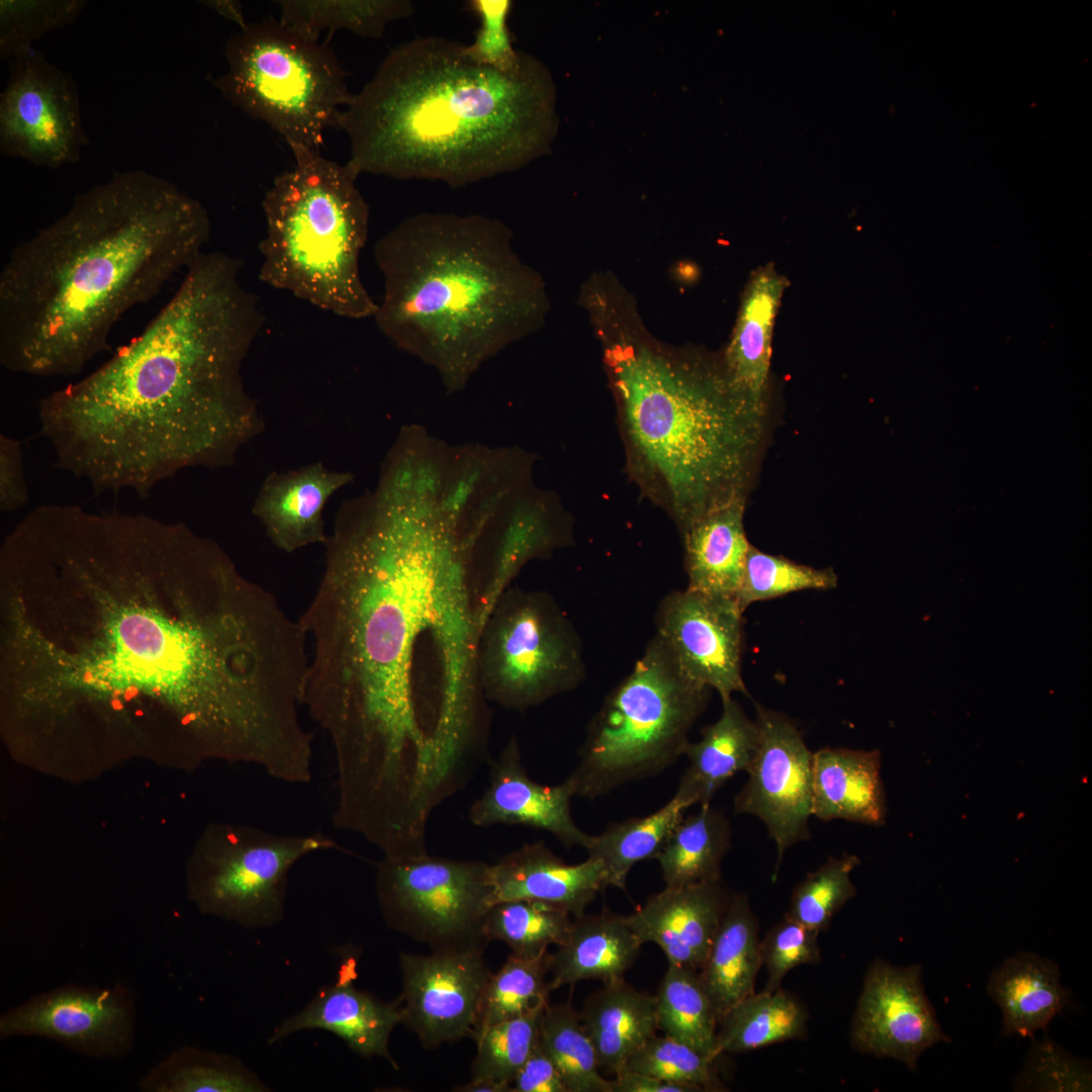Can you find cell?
I'll return each mask as SVG.
<instances>
[{
  "instance_id": "1",
  "label": "cell",
  "mask_w": 1092,
  "mask_h": 1092,
  "mask_svg": "<svg viewBox=\"0 0 1092 1092\" xmlns=\"http://www.w3.org/2000/svg\"><path fill=\"white\" fill-rule=\"evenodd\" d=\"M308 661L299 621L184 522L51 504L1 544L0 679L19 696L147 697L247 761L294 724Z\"/></svg>"
},
{
  "instance_id": "2",
  "label": "cell",
  "mask_w": 1092,
  "mask_h": 1092,
  "mask_svg": "<svg viewBox=\"0 0 1092 1092\" xmlns=\"http://www.w3.org/2000/svg\"><path fill=\"white\" fill-rule=\"evenodd\" d=\"M317 588L299 622L312 654L304 707L328 735L336 769L381 785L440 765V703L413 664L470 548L436 508L381 489L343 502L325 543Z\"/></svg>"
},
{
  "instance_id": "3",
  "label": "cell",
  "mask_w": 1092,
  "mask_h": 1092,
  "mask_svg": "<svg viewBox=\"0 0 1092 1092\" xmlns=\"http://www.w3.org/2000/svg\"><path fill=\"white\" fill-rule=\"evenodd\" d=\"M241 276L237 258L203 252L139 337L38 400L55 467L146 499L185 469L234 464L265 429L243 376L265 316Z\"/></svg>"
},
{
  "instance_id": "4",
  "label": "cell",
  "mask_w": 1092,
  "mask_h": 1092,
  "mask_svg": "<svg viewBox=\"0 0 1092 1092\" xmlns=\"http://www.w3.org/2000/svg\"><path fill=\"white\" fill-rule=\"evenodd\" d=\"M206 208L145 170L115 172L10 252L0 271V363L79 374L130 308L157 295L209 242Z\"/></svg>"
},
{
  "instance_id": "5",
  "label": "cell",
  "mask_w": 1092,
  "mask_h": 1092,
  "mask_svg": "<svg viewBox=\"0 0 1092 1092\" xmlns=\"http://www.w3.org/2000/svg\"><path fill=\"white\" fill-rule=\"evenodd\" d=\"M554 103L551 77L533 58L507 74L471 61L461 43L423 36L384 58L338 128L359 175L457 189L545 154L557 127Z\"/></svg>"
},
{
  "instance_id": "6",
  "label": "cell",
  "mask_w": 1092,
  "mask_h": 1092,
  "mask_svg": "<svg viewBox=\"0 0 1092 1092\" xmlns=\"http://www.w3.org/2000/svg\"><path fill=\"white\" fill-rule=\"evenodd\" d=\"M513 238L485 214L420 212L374 246L383 294L372 318L395 347L436 369L448 393L545 324L544 279Z\"/></svg>"
},
{
  "instance_id": "7",
  "label": "cell",
  "mask_w": 1092,
  "mask_h": 1092,
  "mask_svg": "<svg viewBox=\"0 0 1092 1092\" xmlns=\"http://www.w3.org/2000/svg\"><path fill=\"white\" fill-rule=\"evenodd\" d=\"M625 473L679 535L747 498L766 432V406L730 383L719 360L630 332L604 336Z\"/></svg>"
},
{
  "instance_id": "8",
  "label": "cell",
  "mask_w": 1092,
  "mask_h": 1092,
  "mask_svg": "<svg viewBox=\"0 0 1092 1092\" xmlns=\"http://www.w3.org/2000/svg\"><path fill=\"white\" fill-rule=\"evenodd\" d=\"M291 152L294 165L274 179L262 201L259 278L335 315L373 317L377 302L359 268L370 221L359 174L316 150Z\"/></svg>"
},
{
  "instance_id": "9",
  "label": "cell",
  "mask_w": 1092,
  "mask_h": 1092,
  "mask_svg": "<svg viewBox=\"0 0 1092 1092\" xmlns=\"http://www.w3.org/2000/svg\"><path fill=\"white\" fill-rule=\"evenodd\" d=\"M709 694L654 634L587 726L578 763L568 776L575 796L596 799L672 765L684 755Z\"/></svg>"
},
{
  "instance_id": "10",
  "label": "cell",
  "mask_w": 1092,
  "mask_h": 1092,
  "mask_svg": "<svg viewBox=\"0 0 1092 1092\" xmlns=\"http://www.w3.org/2000/svg\"><path fill=\"white\" fill-rule=\"evenodd\" d=\"M226 71L213 82L222 97L265 122L290 149L320 151L353 94L336 54L275 18L248 22L223 50Z\"/></svg>"
},
{
  "instance_id": "11",
  "label": "cell",
  "mask_w": 1092,
  "mask_h": 1092,
  "mask_svg": "<svg viewBox=\"0 0 1092 1092\" xmlns=\"http://www.w3.org/2000/svg\"><path fill=\"white\" fill-rule=\"evenodd\" d=\"M476 673L486 702L525 711L583 681L582 642L550 594L510 586L478 633Z\"/></svg>"
},
{
  "instance_id": "12",
  "label": "cell",
  "mask_w": 1092,
  "mask_h": 1092,
  "mask_svg": "<svg viewBox=\"0 0 1092 1092\" xmlns=\"http://www.w3.org/2000/svg\"><path fill=\"white\" fill-rule=\"evenodd\" d=\"M213 835L191 869V896L203 912L245 928L278 924L292 867L310 853L340 848L322 831L280 834L238 824Z\"/></svg>"
},
{
  "instance_id": "13",
  "label": "cell",
  "mask_w": 1092,
  "mask_h": 1092,
  "mask_svg": "<svg viewBox=\"0 0 1092 1092\" xmlns=\"http://www.w3.org/2000/svg\"><path fill=\"white\" fill-rule=\"evenodd\" d=\"M489 863L432 856H383L375 892L386 925L431 949L486 944L493 905Z\"/></svg>"
},
{
  "instance_id": "14",
  "label": "cell",
  "mask_w": 1092,
  "mask_h": 1092,
  "mask_svg": "<svg viewBox=\"0 0 1092 1092\" xmlns=\"http://www.w3.org/2000/svg\"><path fill=\"white\" fill-rule=\"evenodd\" d=\"M87 144L72 75L34 50L12 60L0 94V152L58 169L77 163Z\"/></svg>"
},
{
  "instance_id": "15",
  "label": "cell",
  "mask_w": 1092,
  "mask_h": 1092,
  "mask_svg": "<svg viewBox=\"0 0 1092 1092\" xmlns=\"http://www.w3.org/2000/svg\"><path fill=\"white\" fill-rule=\"evenodd\" d=\"M759 746L734 811L757 817L777 846L772 880L785 852L811 837L812 757L796 724L785 714L755 705Z\"/></svg>"
},
{
  "instance_id": "16",
  "label": "cell",
  "mask_w": 1092,
  "mask_h": 1092,
  "mask_svg": "<svg viewBox=\"0 0 1092 1092\" xmlns=\"http://www.w3.org/2000/svg\"><path fill=\"white\" fill-rule=\"evenodd\" d=\"M573 519L554 492L531 482L490 519L475 542L472 596L478 633L523 566L572 545Z\"/></svg>"
},
{
  "instance_id": "17",
  "label": "cell",
  "mask_w": 1092,
  "mask_h": 1092,
  "mask_svg": "<svg viewBox=\"0 0 1092 1092\" xmlns=\"http://www.w3.org/2000/svg\"><path fill=\"white\" fill-rule=\"evenodd\" d=\"M484 944L448 946L428 954L400 952L402 1019L427 1050L472 1035L491 975Z\"/></svg>"
},
{
  "instance_id": "18",
  "label": "cell",
  "mask_w": 1092,
  "mask_h": 1092,
  "mask_svg": "<svg viewBox=\"0 0 1092 1092\" xmlns=\"http://www.w3.org/2000/svg\"><path fill=\"white\" fill-rule=\"evenodd\" d=\"M135 1008L115 985H65L29 998L0 1017V1037L40 1036L78 1054L119 1058L132 1048Z\"/></svg>"
},
{
  "instance_id": "19",
  "label": "cell",
  "mask_w": 1092,
  "mask_h": 1092,
  "mask_svg": "<svg viewBox=\"0 0 1092 1092\" xmlns=\"http://www.w3.org/2000/svg\"><path fill=\"white\" fill-rule=\"evenodd\" d=\"M655 628L691 679L716 690L722 701L747 694L741 674L743 612L734 599L670 592L657 607Z\"/></svg>"
},
{
  "instance_id": "20",
  "label": "cell",
  "mask_w": 1092,
  "mask_h": 1092,
  "mask_svg": "<svg viewBox=\"0 0 1092 1092\" xmlns=\"http://www.w3.org/2000/svg\"><path fill=\"white\" fill-rule=\"evenodd\" d=\"M949 1040L925 994L921 967L875 960L866 973L852 1018V1048L894 1059L916 1071L922 1053Z\"/></svg>"
},
{
  "instance_id": "21",
  "label": "cell",
  "mask_w": 1092,
  "mask_h": 1092,
  "mask_svg": "<svg viewBox=\"0 0 1092 1092\" xmlns=\"http://www.w3.org/2000/svg\"><path fill=\"white\" fill-rule=\"evenodd\" d=\"M574 796L568 777L555 786L533 781L523 765L514 736L491 761L488 784L470 806L468 819L481 828L503 824L544 830L566 847L585 848L593 835L574 822L570 808Z\"/></svg>"
},
{
  "instance_id": "22",
  "label": "cell",
  "mask_w": 1092,
  "mask_h": 1092,
  "mask_svg": "<svg viewBox=\"0 0 1092 1092\" xmlns=\"http://www.w3.org/2000/svg\"><path fill=\"white\" fill-rule=\"evenodd\" d=\"M730 896L722 880L665 887L627 917L640 941L657 944L668 965L699 971L727 910Z\"/></svg>"
},
{
  "instance_id": "23",
  "label": "cell",
  "mask_w": 1092,
  "mask_h": 1092,
  "mask_svg": "<svg viewBox=\"0 0 1092 1092\" xmlns=\"http://www.w3.org/2000/svg\"><path fill=\"white\" fill-rule=\"evenodd\" d=\"M354 479L317 461L273 471L263 480L252 506L270 542L285 553L327 542L324 510L329 499Z\"/></svg>"
},
{
  "instance_id": "24",
  "label": "cell",
  "mask_w": 1092,
  "mask_h": 1092,
  "mask_svg": "<svg viewBox=\"0 0 1092 1092\" xmlns=\"http://www.w3.org/2000/svg\"><path fill=\"white\" fill-rule=\"evenodd\" d=\"M493 904L527 900L580 916L607 887L602 863L587 857L569 864L544 842L525 843L489 867Z\"/></svg>"
},
{
  "instance_id": "25",
  "label": "cell",
  "mask_w": 1092,
  "mask_h": 1092,
  "mask_svg": "<svg viewBox=\"0 0 1092 1092\" xmlns=\"http://www.w3.org/2000/svg\"><path fill=\"white\" fill-rule=\"evenodd\" d=\"M401 1019L399 998L385 1002L349 981L336 982L322 988L301 1011L285 1019L269 1041L304 1029H324L342 1038L359 1056L381 1057L397 1069L388 1042Z\"/></svg>"
},
{
  "instance_id": "26",
  "label": "cell",
  "mask_w": 1092,
  "mask_h": 1092,
  "mask_svg": "<svg viewBox=\"0 0 1092 1092\" xmlns=\"http://www.w3.org/2000/svg\"><path fill=\"white\" fill-rule=\"evenodd\" d=\"M788 280L772 265L750 278L731 340L721 357L731 385L753 401L767 405L771 336Z\"/></svg>"
},
{
  "instance_id": "27",
  "label": "cell",
  "mask_w": 1092,
  "mask_h": 1092,
  "mask_svg": "<svg viewBox=\"0 0 1092 1092\" xmlns=\"http://www.w3.org/2000/svg\"><path fill=\"white\" fill-rule=\"evenodd\" d=\"M642 944L627 916L604 909L573 917L566 939L550 953L549 990L583 980L603 985L624 981Z\"/></svg>"
},
{
  "instance_id": "28",
  "label": "cell",
  "mask_w": 1092,
  "mask_h": 1092,
  "mask_svg": "<svg viewBox=\"0 0 1092 1092\" xmlns=\"http://www.w3.org/2000/svg\"><path fill=\"white\" fill-rule=\"evenodd\" d=\"M879 750L825 747L812 757V816L885 824L887 807Z\"/></svg>"
},
{
  "instance_id": "29",
  "label": "cell",
  "mask_w": 1092,
  "mask_h": 1092,
  "mask_svg": "<svg viewBox=\"0 0 1092 1092\" xmlns=\"http://www.w3.org/2000/svg\"><path fill=\"white\" fill-rule=\"evenodd\" d=\"M719 719L701 730L698 742H689L684 755L688 767L675 794L695 804H710L716 792L735 774L748 772L759 746V729L740 704L722 701Z\"/></svg>"
},
{
  "instance_id": "30",
  "label": "cell",
  "mask_w": 1092,
  "mask_h": 1092,
  "mask_svg": "<svg viewBox=\"0 0 1092 1092\" xmlns=\"http://www.w3.org/2000/svg\"><path fill=\"white\" fill-rule=\"evenodd\" d=\"M1058 965L1033 952L1008 958L990 976L987 992L1002 1012V1034L1033 1036L1069 1005Z\"/></svg>"
},
{
  "instance_id": "31",
  "label": "cell",
  "mask_w": 1092,
  "mask_h": 1092,
  "mask_svg": "<svg viewBox=\"0 0 1092 1092\" xmlns=\"http://www.w3.org/2000/svg\"><path fill=\"white\" fill-rule=\"evenodd\" d=\"M746 499L714 510L680 536L687 588L736 601L750 547L743 524Z\"/></svg>"
},
{
  "instance_id": "32",
  "label": "cell",
  "mask_w": 1092,
  "mask_h": 1092,
  "mask_svg": "<svg viewBox=\"0 0 1092 1092\" xmlns=\"http://www.w3.org/2000/svg\"><path fill=\"white\" fill-rule=\"evenodd\" d=\"M579 1016L601 1071L613 1076L623 1072L629 1058L658 1030L655 996L625 980L590 994Z\"/></svg>"
},
{
  "instance_id": "33",
  "label": "cell",
  "mask_w": 1092,
  "mask_h": 1092,
  "mask_svg": "<svg viewBox=\"0 0 1092 1092\" xmlns=\"http://www.w3.org/2000/svg\"><path fill=\"white\" fill-rule=\"evenodd\" d=\"M762 966L758 920L745 893H731L699 977L720 1018L754 993Z\"/></svg>"
},
{
  "instance_id": "34",
  "label": "cell",
  "mask_w": 1092,
  "mask_h": 1092,
  "mask_svg": "<svg viewBox=\"0 0 1092 1092\" xmlns=\"http://www.w3.org/2000/svg\"><path fill=\"white\" fill-rule=\"evenodd\" d=\"M730 848L727 817L710 804L701 805L677 823L656 857L665 887L721 881V863Z\"/></svg>"
},
{
  "instance_id": "35",
  "label": "cell",
  "mask_w": 1092,
  "mask_h": 1092,
  "mask_svg": "<svg viewBox=\"0 0 1092 1092\" xmlns=\"http://www.w3.org/2000/svg\"><path fill=\"white\" fill-rule=\"evenodd\" d=\"M808 1013L782 988L753 993L719 1020L716 1053H745L807 1035Z\"/></svg>"
},
{
  "instance_id": "36",
  "label": "cell",
  "mask_w": 1092,
  "mask_h": 1092,
  "mask_svg": "<svg viewBox=\"0 0 1092 1092\" xmlns=\"http://www.w3.org/2000/svg\"><path fill=\"white\" fill-rule=\"evenodd\" d=\"M691 806L674 794L655 812L613 823L602 833L593 835L585 847L587 857L602 863L608 887L626 891L631 869L637 862L657 857Z\"/></svg>"
},
{
  "instance_id": "37",
  "label": "cell",
  "mask_w": 1092,
  "mask_h": 1092,
  "mask_svg": "<svg viewBox=\"0 0 1092 1092\" xmlns=\"http://www.w3.org/2000/svg\"><path fill=\"white\" fill-rule=\"evenodd\" d=\"M146 1092H264L262 1080L230 1055L184 1046L154 1066L139 1082Z\"/></svg>"
},
{
  "instance_id": "38",
  "label": "cell",
  "mask_w": 1092,
  "mask_h": 1092,
  "mask_svg": "<svg viewBox=\"0 0 1092 1092\" xmlns=\"http://www.w3.org/2000/svg\"><path fill=\"white\" fill-rule=\"evenodd\" d=\"M279 21L312 39L326 30L378 38L387 25L414 12L407 0H281Z\"/></svg>"
},
{
  "instance_id": "39",
  "label": "cell",
  "mask_w": 1092,
  "mask_h": 1092,
  "mask_svg": "<svg viewBox=\"0 0 1092 1092\" xmlns=\"http://www.w3.org/2000/svg\"><path fill=\"white\" fill-rule=\"evenodd\" d=\"M655 996L658 1029L717 1059L719 1016L697 970L668 965Z\"/></svg>"
},
{
  "instance_id": "40",
  "label": "cell",
  "mask_w": 1092,
  "mask_h": 1092,
  "mask_svg": "<svg viewBox=\"0 0 1092 1092\" xmlns=\"http://www.w3.org/2000/svg\"><path fill=\"white\" fill-rule=\"evenodd\" d=\"M550 951L537 956L514 952L500 969L489 976L479 1003L471 1038L475 1039L490 1026L523 1016L549 1004L547 974L550 971Z\"/></svg>"
},
{
  "instance_id": "41",
  "label": "cell",
  "mask_w": 1092,
  "mask_h": 1092,
  "mask_svg": "<svg viewBox=\"0 0 1092 1092\" xmlns=\"http://www.w3.org/2000/svg\"><path fill=\"white\" fill-rule=\"evenodd\" d=\"M544 1009L538 1042L560 1073L568 1092H612L604 1078L595 1046L571 1002Z\"/></svg>"
},
{
  "instance_id": "42",
  "label": "cell",
  "mask_w": 1092,
  "mask_h": 1092,
  "mask_svg": "<svg viewBox=\"0 0 1092 1092\" xmlns=\"http://www.w3.org/2000/svg\"><path fill=\"white\" fill-rule=\"evenodd\" d=\"M573 917L545 903L511 900L493 904L484 920V939L505 942L512 952L537 956L567 937Z\"/></svg>"
},
{
  "instance_id": "43",
  "label": "cell",
  "mask_w": 1092,
  "mask_h": 1092,
  "mask_svg": "<svg viewBox=\"0 0 1092 1092\" xmlns=\"http://www.w3.org/2000/svg\"><path fill=\"white\" fill-rule=\"evenodd\" d=\"M832 568L817 569L783 556L759 551L750 544L736 603L744 612L751 604L803 589H830L837 585Z\"/></svg>"
},
{
  "instance_id": "44",
  "label": "cell",
  "mask_w": 1092,
  "mask_h": 1092,
  "mask_svg": "<svg viewBox=\"0 0 1092 1092\" xmlns=\"http://www.w3.org/2000/svg\"><path fill=\"white\" fill-rule=\"evenodd\" d=\"M859 863L854 854L829 857L796 886L786 915L811 929L825 930L856 895L850 875Z\"/></svg>"
},
{
  "instance_id": "45",
  "label": "cell",
  "mask_w": 1092,
  "mask_h": 1092,
  "mask_svg": "<svg viewBox=\"0 0 1092 1092\" xmlns=\"http://www.w3.org/2000/svg\"><path fill=\"white\" fill-rule=\"evenodd\" d=\"M84 0H1L0 59L12 61L46 34L74 23Z\"/></svg>"
},
{
  "instance_id": "46",
  "label": "cell",
  "mask_w": 1092,
  "mask_h": 1092,
  "mask_svg": "<svg viewBox=\"0 0 1092 1092\" xmlns=\"http://www.w3.org/2000/svg\"><path fill=\"white\" fill-rule=\"evenodd\" d=\"M715 1061L671 1036L654 1035L629 1058L625 1070L681 1084L694 1092L723 1091Z\"/></svg>"
},
{
  "instance_id": "47",
  "label": "cell",
  "mask_w": 1092,
  "mask_h": 1092,
  "mask_svg": "<svg viewBox=\"0 0 1092 1092\" xmlns=\"http://www.w3.org/2000/svg\"><path fill=\"white\" fill-rule=\"evenodd\" d=\"M545 1008L502 1021L479 1034L474 1039L477 1048L471 1077L511 1085L537 1042L539 1020Z\"/></svg>"
},
{
  "instance_id": "48",
  "label": "cell",
  "mask_w": 1092,
  "mask_h": 1092,
  "mask_svg": "<svg viewBox=\"0 0 1092 1092\" xmlns=\"http://www.w3.org/2000/svg\"><path fill=\"white\" fill-rule=\"evenodd\" d=\"M469 7L479 18L474 39L463 44L464 54L473 62L502 73L519 71L527 57L515 50L508 19L510 0H471Z\"/></svg>"
},
{
  "instance_id": "49",
  "label": "cell",
  "mask_w": 1092,
  "mask_h": 1092,
  "mask_svg": "<svg viewBox=\"0 0 1092 1092\" xmlns=\"http://www.w3.org/2000/svg\"><path fill=\"white\" fill-rule=\"evenodd\" d=\"M819 933L785 915L765 934L760 941L761 962L767 973L763 990L781 988L785 976L799 966L820 963Z\"/></svg>"
},
{
  "instance_id": "50",
  "label": "cell",
  "mask_w": 1092,
  "mask_h": 1092,
  "mask_svg": "<svg viewBox=\"0 0 1092 1092\" xmlns=\"http://www.w3.org/2000/svg\"><path fill=\"white\" fill-rule=\"evenodd\" d=\"M1018 1090L1090 1091L1091 1071L1050 1038L1034 1041L1016 1083Z\"/></svg>"
},
{
  "instance_id": "51",
  "label": "cell",
  "mask_w": 1092,
  "mask_h": 1092,
  "mask_svg": "<svg viewBox=\"0 0 1092 1092\" xmlns=\"http://www.w3.org/2000/svg\"><path fill=\"white\" fill-rule=\"evenodd\" d=\"M20 440L0 435V511L14 513L29 503Z\"/></svg>"
},
{
  "instance_id": "52",
  "label": "cell",
  "mask_w": 1092,
  "mask_h": 1092,
  "mask_svg": "<svg viewBox=\"0 0 1092 1092\" xmlns=\"http://www.w3.org/2000/svg\"><path fill=\"white\" fill-rule=\"evenodd\" d=\"M512 1092H568L556 1066L538 1039L511 1083Z\"/></svg>"
},
{
  "instance_id": "53",
  "label": "cell",
  "mask_w": 1092,
  "mask_h": 1092,
  "mask_svg": "<svg viewBox=\"0 0 1092 1092\" xmlns=\"http://www.w3.org/2000/svg\"><path fill=\"white\" fill-rule=\"evenodd\" d=\"M612 1092H694L688 1086L624 1070L610 1080Z\"/></svg>"
},
{
  "instance_id": "54",
  "label": "cell",
  "mask_w": 1092,
  "mask_h": 1092,
  "mask_svg": "<svg viewBox=\"0 0 1092 1092\" xmlns=\"http://www.w3.org/2000/svg\"><path fill=\"white\" fill-rule=\"evenodd\" d=\"M201 3L214 10L220 16L235 22L240 27V29L245 28L248 24L244 16L242 4L239 1L208 0L201 1Z\"/></svg>"
},
{
  "instance_id": "55",
  "label": "cell",
  "mask_w": 1092,
  "mask_h": 1092,
  "mask_svg": "<svg viewBox=\"0 0 1092 1092\" xmlns=\"http://www.w3.org/2000/svg\"><path fill=\"white\" fill-rule=\"evenodd\" d=\"M454 1092H512L511 1085L505 1082L488 1078H471V1081L458 1085L452 1089Z\"/></svg>"
}]
</instances>
